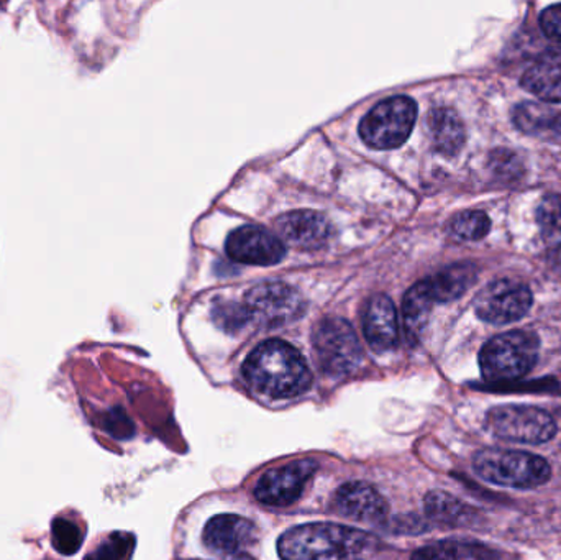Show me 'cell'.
Wrapping results in <instances>:
<instances>
[{"label": "cell", "mask_w": 561, "mask_h": 560, "mask_svg": "<svg viewBox=\"0 0 561 560\" xmlns=\"http://www.w3.org/2000/svg\"><path fill=\"white\" fill-rule=\"evenodd\" d=\"M247 311L250 321L260 324L278 325L293 321L302 312V299L299 293L284 283L270 282L253 286L245 295Z\"/></svg>", "instance_id": "9"}, {"label": "cell", "mask_w": 561, "mask_h": 560, "mask_svg": "<svg viewBox=\"0 0 561 560\" xmlns=\"http://www.w3.org/2000/svg\"><path fill=\"white\" fill-rule=\"evenodd\" d=\"M316 470L317 464L310 459L268 470L256 483L255 499L268 506L293 505L302 495Z\"/></svg>", "instance_id": "10"}, {"label": "cell", "mask_w": 561, "mask_h": 560, "mask_svg": "<svg viewBox=\"0 0 561 560\" xmlns=\"http://www.w3.org/2000/svg\"><path fill=\"white\" fill-rule=\"evenodd\" d=\"M135 539L125 533H114L101 542L94 551L85 556V560H130Z\"/></svg>", "instance_id": "26"}, {"label": "cell", "mask_w": 561, "mask_h": 560, "mask_svg": "<svg viewBox=\"0 0 561 560\" xmlns=\"http://www.w3.org/2000/svg\"><path fill=\"white\" fill-rule=\"evenodd\" d=\"M280 236L302 250H316L325 245L332 236V226L322 214L313 210H294L276 220Z\"/></svg>", "instance_id": "14"}, {"label": "cell", "mask_w": 561, "mask_h": 560, "mask_svg": "<svg viewBox=\"0 0 561 560\" xmlns=\"http://www.w3.org/2000/svg\"><path fill=\"white\" fill-rule=\"evenodd\" d=\"M534 305L529 286L516 279H496L474 299V311L481 321L504 325L519 321Z\"/></svg>", "instance_id": "8"}, {"label": "cell", "mask_w": 561, "mask_h": 560, "mask_svg": "<svg viewBox=\"0 0 561 560\" xmlns=\"http://www.w3.org/2000/svg\"><path fill=\"white\" fill-rule=\"evenodd\" d=\"M317 364L327 375H348L362 362V345L348 322L340 318L323 319L313 331Z\"/></svg>", "instance_id": "7"}, {"label": "cell", "mask_w": 561, "mask_h": 560, "mask_svg": "<svg viewBox=\"0 0 561 560\" xmlns=\"http://www.w3.org/2000/svg\"><path fill=\"white\" fill-rule=\"evenodd\" d=\"M428 130L432 141L440 153L454 157L463 148L465 125L457 112L447 107H438L428 115Z\"/></svg>", "instance_id": "20"}, {"label": "cell", "mask_w": 561, "mask_h": 560, "mask_svg": "<svg viewBox=\"0 0 561 560\" xmlns=\"http://www.w3.org/2000/svg\"><path fill=\"white\" fill-rule=\"evenodd\" d=\"M363 332L375 351H391L398 345L399 322L394 302L386 295H376L366 302Z\"/></svg>", "instance_id": "15"}, {"label": "cell", "mask_w": 561, "mask_h": 560, "mask_svg": "<svg viewBox=\"0 0 561 560\" xmlns=\"http://www.w3.org/2000/svg\"><path fill=\"white\" fill-rule=\"evenodd\" d=\"M425 513L432 522L445 526H458L468 522L471 510L455 496L445 492H431L425 496Z\"/></svg>", "instance_id": "22"}, {"label": "cell", "mask_w": 561, "mask_h": 560, "mask_svg": "<svg viewBox=\"0 0 561 560\" xmlns=\"http://www.w3.org/2000/svg\"><path fill=\"white\" fill-rule=\"evenodd\" d=\"M540 26L549 38L561 42V3L543 10L540 15Z\"/></svg>", "instance_id": "28"}, {"label": "cell", "mask_w": 561, "mask_h": 560, "mask_svg": "<svg viewBox=\"0 0 561 560\" xmlns=\"http://www.w3.org/2000/svg\"><path fill=\"white\" fill-rule=\"evenodd\" d=\"M256 526L239 515H217L204 528V545L219 555H239L255 542Z\"/></svg>", "instance_id": "13"}, {"label": "cell", "mask_w": 561, "mask_h": 560, "mask_svg": "<svg viewBox=\"0 0 561 560\" xmlns=\"http://www.w3.org/2000/svg\"><path fill=\"white\" fill-rule=\"evenodd\" d=\"M473 469L486 482L507 489H537L552 477V469L543 457L520 450H480L474 456Z\"/></svg>", "instance_id": "4"}, {"label": "cell", "mask_w": 561, "mask_h": 560, "mask_svg": "<svg viewBox=\"0 0 561 560\" xmlns=\"http://www.w3.org/2000/svg\"><path fill=\"white\" fill-rule=\"evenodd\" d=\"M214 319L220 328L229 332L240 331L249 324L250 316L243 302H217L214 306Z\"/></svg>", "instance_id": "27"}, {"label": "cell", "mask_w": 561, "mask_h": 560, "mask_svg": "<svg viewBox=\"0 0 561 560\" xmlns=\"http://www.w3.org/2000/svg\"><path fill=\"white\" fill-rule=\"evenodd\" d=\"M478 278L477 266L471 263H457V265L447 266L437 275L427 279L431 286L432 296L435 302H451L461 298Z\"/></svg>", "instance_id": "21"}, {"label": "cell", "mask_w": 561, "mask_h": 560, "mask_svg": "<svg viewBox=\"0 0 561 560\" xmlns=\"http://www.w3.org/2000/svg\"><path fill=\"white\" fill-rule=\"evenodd\" d=\"M417 118V105L408 95H394L371 108L359 124V135L375 150L401 147Z\"/></svg>", "instance_id": "5"}, {"label": "cell", "mask_w": 561, "mask_h": 560, "mask_svg": "<svg viewBox=\"0 0 561 560\" xmlns=\"http://www.w3.org/2000/svg\"><path fill=\"white\" fill-rule=\"evenodd\" d=\"M434 305L435 299L427 279L415 283L404 296L402 324H404L405 338L411 344H415L421 339L424 329L427 328Z\"/></svg>", "instance_id": "17"}, {"label": "cell", "mask_w": 561, "mask_h": 560, "mask_svg": "<svg viewBox=\"0 0 561 560\" xmlns=\"http://www.w3.org/2000/svg\"><path fill=\"white\" fill-rule=\"evenodd\" d=\"M371 539L358 529L332 523H310L284 533L278 541L283 560H353Z\"/></svg>", "instance_id": "2"}, {"label": "cell", "mask_w": 561, "mask_h": 560, "mask_svg": "<svg viewBox=\"0 0 561 560\" xmlns=\"http://www.w3.org/2000/svg\"><path fill=\"white\" fill-rule=\"evenodd\" d=\"M226 249L230 259L245 265H276L284 256V245L278 237L256 226L233 230L227 239Z\"/></svg>", "instance_id": "11"}, {"label": "cell", "mask_w": 561, "mask_h": 560, "mask_svg": "<svg viewBox=\"0 0 561 560\" xmlns=\"http://www.w3.org/2000/svg\"><path fill=\"white\" fill-rule=\"evenodd\" d=\"M520 85L546 102H561V52L542 53L524 72Z\"/></svg>", "instance_id": "16"}, {"label": "cell", "mask_w": 561, "mask_h": 560, "mask_svg": "<svg viewBox=\"0 0 561 560\" xmlns=\"http://www.w3.org/2000/svg\"><path fill=\"white\" fill-rule=\"evenodd\" d=\"M488 433L497 439L510 441V443L539 444L549 443L559 433L556 420L552 414L536 407L526 404H504L493 408L488 413Z\"/></svg>", "instance_id": "6"}, {"label": "cell", "mask_w": 561, "mask_h": 560, "mask_svg": "<svg viewBox=\"0 0 561 560\" xmlns=\"http://www.w3.org/2000/svg\"><path fill=\"white\" fill-rule=\"evenodd\" d=\"M247 381L270 398L299 397L309 390L312 375L302 355L287 342H263L243 364Z\"/></svg>", "instance_id": "1"}, {"label": "cell", "mask_w": 561, "mask_h": 560, "mask_svg": "<svg viewBox=\"0 0 561 560\" xmlns=\"http://www.w3.org/2000/svg\"><path fill=\"white\" fill-rule=\"evenodd\" d=\"M539 351V338L534 332H504L481 348V374L493 384L519 380L536 367Z\"/></svg>", "instance_id": "3"}, {"label": "cell", "mask_w": 561, "mask_h": 560, "mask_svg": "<svg viewBox=\"0 0 561 560\" xmlns=\"http://www.w3.org/2000/svg\"><path fill=\"white\" fill-rule=\"evenodd\" d=\"M105 426H107V431L112 436L121 437V439L130 437L134 434V426H131L130 420L121 410H115L107 414Z\"/></svg>", "instance_id": "29"}, {"label": "cell", "mask_w": 561, "mask_h": 560, "mask_svg": "<svg viewBox=\"0 0 561 560\" xmlns=\"http://www.w3.org/2000/svg\"><path fill=\"white\" fill-rule=\"evenodd\" d=\"M557 265L561 268V249H559V253H557Z\"/></svg>", "instance_id": "30"}, {"label": "cell", "mask_w": 561, "mask_h": 560, "mask_svg": "<svg viewBox=\"0 0 561 560\" xmlns=\"http://www.w3.org/2000/svg\"><path fill=\"white\" fill-rule=\"evenodd\" d=\"M537 222L543 240L561 249V194H549L537 207Z\"/></svg>", "instance_id": "23"}, {"label": "cell", "mask_w": 561, "mask_h": 560, "mask_svg": "<svg viewBox=\"0 0 561 560\" xmlns=\"http://www.w3.org/2000/svg\"><path fill=\"white\" fill-rule=\"evenodd\" d=\"M333 508L346 518L362 523H379L388 515V503L368 483L348 482L336 490Z\"/></svg>", "instance_id": "12"}, {"label": "cell", "mask_w": 561, "mask_h": 560, "mask_svg": "<svg viewBox=\"0 0 561 560\" xmlns=\"http://www.w3.org/2000/svg\"><path fill=\"white\" fill-rule=\"evenodd\" d=\"M451 232L461 240H480L490 233L491 220L483 210H465L450 222Z\"/></svg>", "instance_id": "24"}, {"label": "cell", "mask_w": 561, "mask_h": 560, "mask_svg": "<svg viewBox=\"0 0 561 560\" xmlns=\"http://www.w3.org/2000/svg\"><path fill=\"white\" fill-rule=\"evenodd\" d=\"M513 121L524 134L561 144V112L559 111H553L547 105L526 102L514 108Z\"/></svg>", "instance_id": "18"}, {"label": "cell", "mask_w": 561, "mask_h": 560, "mask_svg": "<svg viewBox=\"0 0 561 560\" xmlns=\"http://www.w3.org/2000/svg\"><path fill=\"white\" fill-rule=\"evenodd\" d=\"M84 533L71 519L56 518L51 525V545L61 556H75L81 549Z\"/></svg>", "instance_id": "25"}, {"label": "cell", "mask_w": 561, "mask_h": 560, "mask_svg": "<svg viewBox=\"0 0 561 560\" xmlns=\"http://www.w3.org/2000/svg\"><path fill=\"white\" fill-rule=\"evenodd\" d=\"M500 549L481 542L440 541L425 546L412 555L411 560H506Z\"/></svg>", "instance_id": "19"}]
</instances>
